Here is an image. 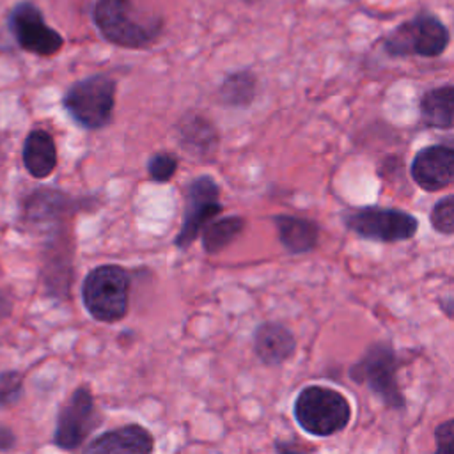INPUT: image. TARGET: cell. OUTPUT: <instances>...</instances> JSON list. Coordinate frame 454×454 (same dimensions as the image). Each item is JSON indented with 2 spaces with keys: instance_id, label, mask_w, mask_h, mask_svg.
I'll use <instances>...</instances> for the list:
<instances>
[{
  "instance_id": "1",
  "label": "cell",
  "mask_w": 454,
  "mask_h": 454,
  "mask_svg": "<svg viewBox=\"0 0 454 454\" xmlns=\"http://www.w3.org/2000/svg\"><path fill=\"white\" fill-rule=\"evenodd\" d=\"M92 20L101 37L119 48H149L163 32V18L145 14L133 0H96Z\"/></svg>"
},
{
  "instance_id": "2",
  "label": "cell",
  "mask_w": 454,
  "mask_h": 454,
  "mask_svg": "<svg viewBox=\"0 0 454 454\" xmlns=\"http://www.w3.org/2000/svg\"><path fill=\"white\" fill-rule=\"evenodd\" d=\"M131 275L119 264H99L82 282V303L98 323H119L129 309Z\"/></svg>"
},
{
  "instance_id": "3",
  "label": "cell",
  "mask_w": 454,
  "mask_h": 454,
  "mask_svg": "<svg viewBox=\"0 0 454 454\" xmlns=\"http://www.w3.org/2000/svg\"><path fill=\"white\" fill-rule=\"evenodd\" d=\"M115 92L117 80L106 73H96L67 87L62 96V108L78 128L98 131L112 121Z\"/></svg>"
},
{
  "instance_id": "4",
  "label": "cell",
  "mask_w": 454,
  "mask_h": 454,
  "mask_svg": "<svg viewBox=\"0 0 454 454\" xmlns=\"http://www.w3.org/2000/svg\"><path fill=\"white\" fill-rule=\"evenodd\" d=\"M293 415L305 433L326 438L346 429L351 420V404L335 388L307 385L293 403Z\"/></svg>"
},
{
  "instance_id": "5",
  "label": "cell",
  "mask_w": 454,
  "mask_h": 454,
  "mask_svg": "<svg viewBox=\"0 0 454 454\" xmlns=\"http://www.w3.org/2000/svg\"><path fill=\"white\" fill-rule=\"evenodd\" d=\"M399 356L388 340H376L367 346L364 355L349 367V378L365 385L387 408L406 410V397L397 380Z\"/></svg>"
},
{
  "instance_id": "6",
  "label": "cell",
  "mask_w": 454,
  "mask_h": 454,
  "mask_svg": "<svg viewBox=\"0 0 454 454\" xmlns=\"http://www.w3.org/2000/svg\"><path fill=\"white\" fill-rule=\"evenodd\" d=\"M450 43L445 23L431 14L419 12L413 18L394 27L383 39L381 46L388 57H438Z\"/></svg>"
},
{
  "instance_id": "7",
  "label": "cell",
  "mask_w": 454,
  "mask_h": 454,
  "mask_svg": "<svg viewBox=\"0 0 454 454\" xmlns=\"http://www.w3.org/2000/svg\"><path fill=\"white\" fill-rule=\"evenodd\" d=\"M342 222L355 236L378 243L408 241L419 231L417 216L395 207H351L342 213Z\"/></svg>"
},
{
  "instance_id": "8",
  "label": "cell",
  "mask_w": 454,
  "mask_h": 454,
  "mask_svg": "<svg viewBox=\"0 0 454 454\" xmlns=\"http://www.w3.org/2000/svg\"><path fill=\"white\" fill-rule=\"evenodd\" d=\"M74 239L67 222L48 227L43 247L41 282L50 298L67 300L74 280Z\"/></svg>"
},
{
  "instance_id": "9",
  "label": "cell",
  "mask_w": 454,
  "mask_h": 454,
  "mask_svg": "<svg viewBox=\"0 0 454 454\" xmlns=\"http://www.w3.org/2000/svg\"><path fill=\"white\" fill-rule=\"evenodd\" d=\"M101 420L103 417L89 387L74 388L57 413L53 445L62 450H76L85 443Z\"/></svg>"
},
{
  "instance_id": "10",
  "label": "cell",
  "mask_w": 454,
  "mask_h": 454,
  "mask_svg": "<svg viewBox=\"0 0 454 454\" xmlns=\"http://www.w3.org/2000/svg\"><path fill=\"white\" fill-rule=\"evenodd\" d=\"M98 206L90 195L76 197L57 188H35L23 197L20 211L21 222L32 227H53L62 222H69L80 211H90Z\"/></svg>"
},
{
  "instance_id": "11",
  "label": "cell",
  "mask_w": 454,
  "mask_h": 454,
  "mask_svg": "<svg viewBox=\"0 0 454 454\" xmlns=\"http://www.w3.org/2000/svg\"><path fill=\"white\" fill-rule=\"evenodd\" d=\"M223 209L220 202V184L211 176H197L186 186L183 222L176 234L174 245L186 250L202 232V229L215 220Z\"/></svg>"
},
{
  "instance_id": "12",
  "label": "cell",
  "mask_w": 454,
  "mask_h": 454,
  "mask_svg": "<svg viewBox=\"0 0 454 454\" xmlns=\"http://www.w3.org/2000/svg\"><path fill=\"white\" fill-rule=\"evenodd\" d=\"M7 28L23 51L37 57L55 55L64 44V37L44 21L41 9L30 0H21L9 11Z\"/></svg>"
},
{
  "instance_id": "13",
  "label": "cell",
  "mask_w": 454,
  "mask_h": 454,
  "mask_svg": "<svg viewBox=\"0 0 454 454\" xmlns=\"http://www.w3.org/2000/svg\"><path fill=\"white\" fill-rule=\"evenodd\" d=\"M413 183L429 193L454 186V145L431 144L417 151L410 165Z\"/></svg>"
},
{
  "instance_id": "14",
  "label": "cell",
  "mask_w": 454,
  "mask_h": 454,
  "mask_svg": "<svg viewBox=\"0 0 454 454\" xmlns=\"http://www.w3.org/2000/svg\"><path fill=\"white\" fill-rule=\"evenodd\" d=\"M154 436L138 422L124 424L94 436L82 454H153Z\"/></svg>"
},
{
  "instance_id": "15",
  "label": "cell",
  "mask_w": 454,
  "mask_h": 454,
  "mask_svg": "<svg viewBox=\"0 0 454 454\" xmlns=\"http://www.w3.org/2000/svg\"><path fill=\"white\" fill-rule=\"evenodd\" d=\"M176 129L177 142L184 153L200 161H207L215 156L220 144V133L206 115L190 110L177 121Z\"/></svg>"
},
{
  "instance_id": "16",
  "label": "cell",
  "mask_w": 454,
  "mask_h": 454,
  "mask_svg": "<svg viewBox=\"0 0 454 454\" xmlns=\"http://www.w3.org/2000/svg\"><path fill=\"white\" fill-rule=\"evenodd\" d=\"M252 340L255 356L268 367L282 365L296 351L294 333L277 321H264L257 325Z\"/></svg>"
},
{
  "instance_id": "17",
  "label": "cell",
  "mask_w": 454,
  "mask_h": 454,
  "mask_svg": "<svg viewBox=\"0 0 454 454\" xmlns=\"http://www.w3.org/2000/svg\"><path fill=\"white\" fill-rule=\"evenodd\" d=\"M273 223L280 245L289 254H307L317 247L319 225L316 220L294 215H275Z\"/></svg>"
},
{
  "instance_id": "18",
  "label": "cell",
  "mask_w": 454,
  "mask_h": 454,
  "mask_svg": "<svg viewBox=\"0 0 454 454\" xmlns=\"http://www.w3.org/2000/svg\"><path fill=\"white\" fill-rule=\"evenodd\" d=\"M21 158L27 172L35 179L48 177L57 167V145L46 129H32L25 137Z\"/></svg>"
},
{
  "instance_id": "19",
  "label": "cell",
  "mask_w": 454,
  "mask_h": 454,
  "mask_svg": "<svg viewBox=\"0 0 454 454\" xmlns=\"http://www.w3.org/2000/svg\"><path fill=\"white\" fill-rule=\"evenodd\" d=\"M424 126L433 129H454V85H440L426 90L419 101Z\"/></svg>"
},
{
  "instance_id": "20",
  "label": "cell",
  "mask_w": 454,
  "mask_h": 454,
  "mask_svg": "<svg viewBox=\"0 0 454 454\" xmlns=\"http://www.w3.org/2000/svg\"><path fill=\"white\" fill-rule=\"evenodd\" d=\"M257 94V76L252 69H236L225 74L218 87L220 101L229 108H247Z\"/></svg>"
},
{
  "instance_id": "21",
  "label": "cell",
  "mask_w": 454,
  "mask_h": 454,
  "mask_svg": "<svg viewBox=\"0 0 454 454\" xmlns=\"http://www.w3.org/2000/svg\"><path fill=\"white\" fill-rule=\"evenodd\" d=\"M245 218L243 216H222L218 220H211L200 232L202 248L206 254L213 255L227 248L239 234L245 231Z\"/></svg>"
},
{
  "instance_id": "22",
  "label": "cell",
  "mask_w": 454,
  "mask_h": 454,
  "mask_svg": "<svg viewBox=\"0 0 454 454\" xmlns=\"http://www.w3.org/2000/svg\"><path fill=\"white\" fill-rule=\"evenodd\" d=\"M429 222L434 232L445 236L454 234V193L445 195L434 202L429 213Z\"/></svg>"
},
{
  "instance_id": "23",
  "label": "cell",
  "mask_w": 454,
  "mask_h": 454,
  "mask_svg": "<svg viewBox=\"0 0 454 454\" xmlns=\"http://www.w3.org/2000/svg\"><path fill=\"white\" fill-rule=\"evenodd\" d=\"M25 383L20 371L7 369L0 372V408H11L23 397Z\"/></svg>"
},
{
  "instance_id": "24",
  "label": "cell",
  "mask_w": 454,
  "mask_h": 454,
  "mask_svg": "<svg viewBox=\"0 0 454 454\" xmlns=\"http://www.w3.org/2000/svg\"><path fill=\"white\" fill-rule=\"evenodd\" d=\"M177 158L170 153H156L147 160V176L154 183H167L177 172Z\"/></svg>"
},
{
  "instance_id": "25",
  "label": "cell",
  "mask_w": 454,
  "mask_h": 454,
  "mask_svg": "<svg viewBox=\"0 0 454 454\" xmlns=\"http://www.w3.org/2000/svg\"><path fill=\"white\" fill-rule=\"evenodd\" d=\"M434 454H454V419H449L436 426Z\"/></svg>"
},
{
  "instance_id": "26",
  "label": "cell",
  "mask_w": 454,
  "mask_h": 454,
  "mask_svg": "<svg viewBox=\"0 0 454 454\" xmlns=\"http://www.w3.org/2000/svg\"><path fill=\"white\" fill-rule=\"evenodd\" d=\"M18 438L14 434V431L5 426V424H0V452H7L11 449H14Z\"/></svg>"
},
{
  "instance_id": "27",
  "label": "cell",
  "mask_w": 454,
  "mask_h": 454,
  "mask_svg": "<svg viewBox=\"0 0 454 454\" xmlns=\"http://www.w3.org/2000/svg\"><path fill=\"white\" fill-rule=\"evenodd\" d=\"M12 307H14L12 294L7 289L0 287V323H4L11 316Z\"/></svg>"
},
{
  "instance_id": "28",
  "label": "cell",
  "mask_w": 454,
  "mask_h": 454,
  "mask_svg": "<svg viewBox=\"0 0 454 454\" xmlns=\"http://www.w3.org/2000/svg\"><path fill=\"white\" fill-rule=\"evenodd\" d=\"M275 449H277V454H307L300 447L287 442H275Z\"/></svg>"
}]
</instances>
